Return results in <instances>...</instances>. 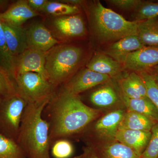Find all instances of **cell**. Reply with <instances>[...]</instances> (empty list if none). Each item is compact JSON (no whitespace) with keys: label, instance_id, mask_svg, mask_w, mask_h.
Masks as SVG:
<instances>
[{"label":"cell","instance_id":"8992f818","mask_svg":"<svg viewBox=\"0 0 158 158\" xmlns=\"http://www.w3.org/2000/svg\"><path fill=\"white\" fill-rule=\"evenodd\" d=\"M27 104L18 93L2 99L0 102V134L16 141Z\"/></svg>","mask_w":158,"mask_h":158},{"label":"cell","instance_id":"9a60e30c","mask_svg":"<svg viewBox=\"0 0 158 158\" xmlns=\"http://www.w3.org/2000/svg\"><path fill=\"white\" fill-rule=\"evenodd\" d=\"M2 23L7 47L15 62L28 49L26 30L22 27H15L3 22Z\"/></svg>","mask_w":158,"mask_h":158},{"label":"cell","instance_id":"484cf974","mask_svg":"<svg viewBox=\"0 0 158 158\" xmlns=\"http://www.w3.org/2000/svg\"><path fill=\"white\" fill-rule=\"evenodd\" d=\"M80 11L78 7L62 2L48 1L42 11L56 17L76 15Z\"/></svg>","mask_w":158,"mask_h":158},{"label":"cell","instance_id":"d4e9b609","mask_svg":"<svg viewBox=\"0 0 158 158\" xmlns=\"http://www.w3.org/2000/svg\"><path fill=\"white\" fill-rule=\"evenodd\" d=\"M0 158H27L16 141L0 134Z\"/></svg>","mask_w":158,"mask_h":158},{"label":"cell","instance_id":"7402d4cb","mask_svg":"<svg viewBox=\"0 0 158 158\" xmlns=\"http://www.w3.org/2000/svg\"><path fill=\"white\" fill-rule=\"evenodd\" d=\"M95 150L99 158H140L132 150L119 142L107 144Z\"/></svg>","mask_w":158,"mask_h":158},{"label":"cell","instance_id":"d6a6232c","mask_svg":"<svg viewBox=\"0 0 158 158\" xmlns=\"http://www.w3.org/2000/svg\"><path fill=\"white\" fill-rule=\"evenodd\" d=\"M29 6L34 10L39 12L42 11L48 1L47 0H28Z\"/></svg>","mask_w":158,"mask_h":158},{"label":"cell","instance_id":"7c38bea8","mask_svg":"<svg viewBox=\"0 0 158 158\" xmlns=\"http://www.w3.org/2000/svg\"><path fill=\"white\" fill-rule=\"evenodd\" d=\"M40 15L29 6L27 1L21 0L9 6L0 13V20L3 23L15 27H22L28 20Z\"/></svg>","mask_w":158,"mask_h":158},{"label":"cell","instance_id":"83f0119b","mask_svg":"<svg viewBox=\"0 0 158 158\" xmlns=\"http://www.w3.org/2000/svg\"><path fill=\"white\" fill-rule=\"evenodd\" d=\"M51 153L54 158H70L73 154L72 144L67 139H60L51 146Z\"/></svg>","mask_w":158,"mask_h":158},{"label":"cell","instance_id":"9c48e42d","mask_svg":"<svg viewBox=\"0 0 158 158\" xmlns=\"http://www.w3.org/2000/svg\"><path fill=\"white\" fill-rule=\"evenodd\" d=\"M126 69L147 71L158 65V48L145 46L129 54L123 63Z\"/></svg>","mask_w":158,"mask_h":158},{"label":"cell","instance_id":"f35d334b","mask_svg":"<svg viewBox=\"0 0 158 158\" xmlns=\"http://www.w3.org/2000/svg\"><path fill=\"white\" fill-rule=\"evenodd\" d=\"M73 158H82V155H81L79 156L76 157H74Z\"/></svg>","mask_w":158,"mask_h":158},{"label":"cell","instance_id":"4fadbf2b","mask_svg":"<svg viewBox=\"0 0 158 158\" xmlns=\"http://www.w3.org/2000/svg\"><path fill=\"white\" fill-rule=\"evenodd\" d=\"M151 136V131L118 130L115 140L132 150L140 158L148 145Z\"/></svg>","mask_w":158,"mask_h":158},{"label":"cell","instance_id":"836d02e7","mask_svg":"<svg viewBox=\"0 0 158 158\" xmlns=\"http://www.w3.org/2000/svg\"><path fill=\"white\" fill-rule=\"evenodd\" d=\"M82 158H99L96 150L92 147H88L84 150Z\"/></svg>","mask_w":158,"mask_h":158},{"label":"cell","instance_id":"d6986e66","mask_svg":"<svg viewBox=\"0 0 158 158\" xmlns=\"http://www.w3.org/2000/svg\"><path fill=\"white\" fill-rule=\"evenodd\" d=\"M137 35L144 46L158 48L157 17L138 22Z\"/></svg>","mask_w":158,"mask_h":158},{"label":"cell","instance_id":"ab89813d","mask_svg":"<svg viewBox=\"0 0 158 158\" xmlns=\"http://www.w3.org/2000/svg\"><path fill=\"white\" fill-rule=\"evenodd\" d=\"M2 98H0V102H1L2 101Z\"/></svg>","mask_w":158,"mask_h":158},{"label":"cell","instance_id":"ac0fdd59","mask_svg":"<svg viewBox=\"0 0 158 158\" xmlns=\"http://www.w3.org/2000/svg\"><path fill=\"white\" fill-rule=\"evenodd\" d=\"M128 111L144 115L155 123H158V110L148 97L141 98H128L123 94L121 96Z\"/></svg>","mask_w":158,"mask_h":158},{"label":"cell","instance_id":"52a82bcc","mask_svg":"<svg viewBox=\"0 0 158 158\" xmlns=\"http://www.w3.org/2000/svg\"><path fill=\"white\" fill-rule=\"evenodd\" d=\"M110 79L109 76L86 69L71 78L56 94L78 95L97 85L108 82Z\"/></svg>","mask_w":158,"mask_h":158},{"label":"cell","instance_id":"ba28073f","mask_svg":"<svg viewBox=\"0 0 158 158\" xmlns=\"http://www.w3.org/2000/svg\"><path fill=\"white\" fill-rule=\"evenodd\" d=\"M46 53L27 49L15 61V78L18 75L34 72L48 80L46 72Z\"/></svg>","mask_w":158,"mask_h":158},{"label":"cell","instance_id":"ffe728a7","mask_svg":"<svg viewBox=\"0 0 158 158\" xmlns=\"http://www.w3.org/2000/svg\"><path fill=\"white\" fill-rule=\"evenodd\" d=\"M123 94L128 98L138 99L147 96V90L143 80L135 73H131L120 82Z\"/></svg>","mask_w":158,"mask_h":158},{"label":"cell","instance_id":"f546056e","mask_svg":"<svg viewBox=\"0 0 158 158\" xmlns=\"http://www.w3.org/2000/svg\"><path fill=\"white\" fill-rule=\"evenodd\" d=\"M17 93L15 81L0 68V98L7 97Z\"/></svg>","mask_w":158,"mask_h":158},{"label":"cell","instance_id":"cb8c5ba5","mask_svg":"<svg viewBox=\"0 0 158 158\" xmlns=\"http://www.w3.org/2000/svg\"><path fill=\"white\" fill-rule=\"evenodd\" d=\"M15 62L6 44L4 28L0 20V68L15 81Z\"/></svg>","mask_w":158,"mask_h":158},{"label":"cell","instance_id":"f1b7e54d","mask_svg":"<svg viewBox=\"0 0 158 158\" xmlns=\"http://www.w3.org/2000/svg\"><path fill=\"white\" fill-rule=\"evenodd\" d=\"M140 76L146 87L148 97L158 110V87L153 75L144 71L140 72Z\"/></svg>","mask_w":158,"mask_h":158},{"label":"cell","instance_id":"1f68e13d","mask_svg":"<svg viewBox=\"0 0 158 158\" xmlns=\"http://www.w3.org/2000/svg\"><path fill=\"white\" fill-rule=\"evenodd\" d=\"M113 6L123 10L135 9L138 7L141 1L140 0H110L106 1Z\"/></svg>","mask_w":158,"mask_h":158},{"label":"cell","instance_id":"74e56055","mask_svg":"<svg viewBox=\"0 0 158 158\" xmlns=\"http://www.w3.org/2000/svg\"><path fill=\"white\" fill-rule=\"evenodd\" d=\"M155 69V70L156 73H158V65L157 66H156L155 67H154Z\"/></svg>","mask_w":158,"mask_h":158},{"label":"cell","instance_id":"44dd1931","mask_svg":"<svg viewBox=\"0 0 158 158\" xmlns=\"http://www.w3.org/2000/svg\"><path fill=\"white\" fill-rule=\"evenodd\" d=\"M155 124L152 120L144 115L133 111H128L125 113L118 130L151 131Z\"/></svg>","mask_w":158,"mask_h":158},{"label":"cell","instance_id":"e575fe53","mask_svg":"<svg viewBox=\"0 0 158 158\" xmlns=\"http://www.w3.org/2000/svg\"><path fill=\"white\" fill-rule=\"evenodd\" d=\"M62 2L73 5V6H77L81 5L83 2V1L80 0H67V1H62Z\"/></svg>","mask_w":158,"mask_h":158},{"label":"cell","instance_id":"d590c367","mask_svg":"<svg viewBox=\"0 0 158 158\" xmlns=\"http://www.w3.org/2000/svg\"><path fill=\"white\" fill-rule=\"evenodd\" d=\"M152 74L153 75V76L154 77L155 79L156 83L158 87V73H156Z\"/></svg>","mask_w":158,"mask_h":158},{"label":"cell","instance_id":"7a4b0ae2","mask_svg":"<svg viewBox=\"0 0 158 158\" xmlns=\"http://www.w3.org/2000/svg\"><path fill=\"white\" fill-rule=\"evenodd\" d=\"M51 98L26 106L16 142L27 158H50L49 125L42 112Z\"/></svg>","mask_w":158,"mask_h":158},{"label":"cell","instance_id":"e0dca14e","mask_svg":"<svg viewBox=\"0 0 158 158\" xmlns=\"http://www.w3.org/2000/svg\"><path fill=\"white\" fill-rule=\"evenodd\" d=\"M87 67L90 70L110 77L118 76L121 72V63L104 54H98L94 56Z\"/></svg>","mask_w":158,"mask_h":158},{"label":"cell","instance_id":"30bf717a","mask_svg":"<svg viewBox=\"0 0 158 158\" xmlns=\"http://www.w3.org/2000/svg\"><path fill=\"white\" fill-rule=\"evenodd\" d=\"M28 49L46 53L59 43L48 29L41 23L33 24L26 30Z\"/></svg>","mask_w":158,"mask_h":158},{"label":"cell","instance_id":"5b68a950","mask_svg":"<svg viewBox=\"0 0 158 158\" xmlns=\"http://www.w3.org/2000/svg\"><path fill=\"white\" fill-rule=\"evenodd\" d=\"M16 90L27 104L44 101L52 97L56 88L41 75L36 73H26L15 78Z\"/></svg>","mask_w":158,"mask_h":158},{"label":"cell","instance_id":"2e32d148","mask_svg":"<svg viewBox=\"0 0 158 158\" xmlns=\"http://www.w3.org/2000/svg\"><path fill=\"white\" fill-rule=\"evenodd\" d=\"M125 113L124 110L121 109L108 113L95 123L94 128V131L102 139L108 141L115 140Z\"/></svg>","mask_w":158,"mask_h":158},{"label":"cell","instance_id":"3957f363","mask_svg":"<svg viewBox=\"0 0 158 158\" xmlns=\"http://www.w3.org/2000/svg\"><path fill=\"white\" fill-rule=\"evenodd\" d=\"M82 56L81 48L74 46L59 44L46 52L45 68L50 83L56 88L68 82Z\"/></svg>","mask_w":158,"mask_h":158},{"label":"cell","instance_id":"4dcf8cb0","mask_svg":"<svg viewBox=\"0 0 158 158\" xmlns=\"http://www.w3.org/2000/svg\"><path fill=\"white\" fill-rule=\"evenodd\" d=\"M151 132V136L149 143L140 158L158 157V123L153 126Z\"/></svg>","mask_w":158,"mask_h":158},{"label":"cell","instance_id":"277c9868","mask_svg":"<svg viewBox=\"0 0 158 158\" xmlns=\"http://www.w3.org/2000/svg\"><path fill=\"white\" fill-rule=\"evenodd\" d=\"M92 18L95 33L102 42L116 41L137 34L138 21H130L100 2L92 8Z\"/></svg>","mask_w":158,"mask_h":158},{"label":"cell","instance_id":"8fae6325","mask_svg":"<svg viewBox=\"0 0 158 158\" xmlns=\"http://www.w3.org/2000/svg\"><path fill=\"white\" fill-rule=\"evenodd\" d=\"M53 27L57 35L64 39L83 37L86 33L83 19L77 14L56 17Z\"/></svg>","mask_w":158,"mask_h":158},{"label":"cell","instance_id":"8d00e7d4","mask_svg":"<svg viewBox=\"0 0 158 158\" xmlns=\"http://www.w3.org/2000/svg\"><path fill=\"white\" fill-rule=\"evenodd\" d=\"M7 2H6V1H0V9L4 7Z\"/></svg>","mask_w":158,"mask_h":158},{"label":"cell","instance_id":"5bb4252c","mask_svg":"<svg viewBox=\"0 0 158 158\" xmlns=\"http://www.w3.org/2000/svg\"><path fill=\"white\" fill-rule=\"evenodd\" d=\"M144 47L137 34L131 35L113 43L106 50L105 53L123 64L129 54Z\"/></svg>","mask_w":158,"mask_h":158},{"label":"cell","instance_id":"6da1fadb","mask_svg":"<svg viewBox=\"0 0 158 158\" xmlns=\"http://www.w3.org/2000/svg\"><path fill=\"white\" fill-rule=\"evenodd\" d=\"M98 114V110L85 104L78 95L55 93L42 114L49 125L51 146L57 140L83 132Z\"/></svg>","mask_w":158,"mask_h":158},{"label":"cell","instance_id":"60d3db41","mask_svg":"<svg viewBox=\"0 0 158 158\" xmlns=\"http://www.w3.org/2000/svg\"><path fill=\"white\" fill-rule=\"evenodd\" d=\"M157 158H158V157Z\"/></svg>","mask_w":158,"mask_h":158},{"label":"cell","instance_id":"603a6c76","mask_svg":"<svg viewBox=\"0 0 158 158\" xmlns=\"http://www.w3.org/2000/svg\"><path fill=\"white\" fill-rule=\"evenodd\" d=\"M90 100L97 106L106 107L116 103L118 96L112 87L106 86L93 91L90 94Z\"/></svg>","mask_w":158,"mask_h":158},{"label":"cell","instance_id":"4316f807","mask_svg":"<svg viewBox=\"0 0 158 158\" xmlns=\"http://www.w3.org/2000/svg\"><path fill=\"white\" fill-rule=\"evenodd\" d=\"M133 16L135 19V21L138 22L158 17V2L141 1L134 10Z\"/></svg>","mask_w":158,"mask_h":158}]
</instances>
